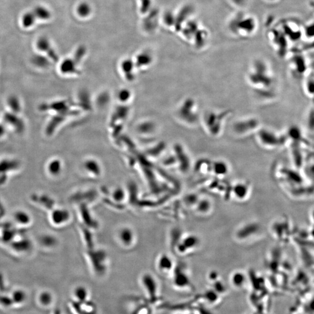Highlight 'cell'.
I'll return each mask as SVG.
<instances>
[{"label":"cell","instance_id":"3957f363","mask_svg":"<svg viewBox=\"0 0 314 314\" xmlns=\"http://www.w3.org/2000/svg\"><path fill=\"white\" fill-rule=\"evenodd\" d=\"M51 220L53 224L56 226H63L70 222L71 214L67 209L58 208L53 212Z\"/></svg>","mask_w":314,"mask_h":314},{"label":"cell","instance_id":"7a4b0ae2","mask_svg":"<svg viewBox=\"0 0 314 314\" xmlns=\"http://www.w3.org/2000/svg\"><path fill=\"white\" fill-rule=\"evenodd\" d=\"M141 283L149 300L154 301L156 299L157 291V282L154 277L150 274H145L141 277Z\"/></svg>","mask_w":314,"mask_h":314},{"label":"cell","instance_id":"277c9868","mask_svg":"<svg viewBox=\"0 0 314 314\" xmlns=\"http://www.w3.org/2000/svg\"><path fill=\"white\" fill-rule=\"evenodd\" d=\"M73 309L76 314H95V306L92 302L74 301Z\"/></svg>","mask_w":314,"mask_h":314},{"label":"cell","instance_id":"52a82bcc","mask_svg":"<svg viewBox=\"0 0 314 314\" xmlns=\"http://www.w3.org/2000/svg\"><path fill=\"white\" fill-rule=\"evenodd\" d=\"M37 47L41 52H47L48 55L51 58L56 59V54L52 48H51L50 42L47 38H41L38 39L37 41Z\"/></svg>","mask_w":314,"mask_h":314},{"label":"cell","instance_id":"7c38bea8","mask_svg":"<svg viewBox=\"0 0 314 314\" xmlns=\"http://www.w3.org/2000/svg\"><path fill=\"white\" fill-rule=\"evenodd\" d=\"M62 166L60 161L54 160L51 161L48 165V172L51 175L56 176L61 174Z\"/></svg>","mask_w":314,"mask_h":314},{"label":"cell","instance_id":"5bb4252c","mask_svg":"<svg viewBox=\"0 0 314 314\" xmlns=\"http://www.w3.org/2000/svg\"><path fill=\"white\" fill-rule=\"evenodd\" d=\"M74 297L76 301H86L89 297V292L88 289L83 286H77L74 290Z\"/></svg>","mask_w":314,"mask_h":314},{"label":"cell","instance_id":"e0dca14e","mask_svg":"<svg viewBox=\"0 0 314 314\" xmlns=\"http://www.w3.org/2000/svg\"><path fill=\"white\" fill-rule=\"evenodd\" d=\"M77 11H78V13L80 15H81L83 17H86L91 13V8L87 4H80L79 6L78 9H77Z\"/></svg>","mask_w":314,"mask_h":314},{"label":"cell","instance_id":"ac0fdd59","mask_svg":"<svg viewBox=\"0 0 314 314\" xmlns=\"http://www.w3.org/2000/svg\"><path fill=\"white\" fill-rule=\"evenodd\" d=\"M14 300L17 302H22L25 300V295L24 294V293L22 292H17L14 293Z\"/></svg>","mask_w":314,"mask_h":314},{"label":"cell","instance_id":"9c48e42d","mask_svg":"<svg viewBox=\"0 0 314 314\" xmlns=\"http://www.w3.org/2000/svg\"><path fill=\"white\" fill-rule=\"evenodd\" d=\"M37 21V17L32 10L24 14L22 19H21V22H22L23 28L27 29L31 28L34 26Z\"/></svg>","mask_w":314,"mask_h":314},{"label":"cell","instance_id":"6da1fadb","mask_svg":"<svg viewBox=\"0 0 314 314\" xmlns=\"http://www.w3.org/2000/svg\"><path fill=\"white\" fill-rule=\"evenodd\" d=\"M116 241L119 245L125 249H130L135 244L136 235L135 231L130 226H122L115 233Z\"/></svg>","mask_w":314,"mask_h":314},{"label":"cell","instance_id":"8fae6325","mask_svg":"<svg viewBox=\"0 0 314 314\" xmlns=\"http://www.w3.org/2000/svg\"><path fill=\"white\" fill-rule=\"evenodd\" d=\"M32 11L37 17V20H47L50 18V11L42 6H38V7L37 6L33 9Z\"/></svg>","mask_w":314,"mask_h":314},{"label":"cell","instance_id":"2e32d148","mask_svg":"<svg viewBox=\"0 0 314 314\" xmlns=\"http://www.w3.org/2000/svg\"><path fill=\"white\" fill-rule=\"evenodd\" d=\"M40 300L41 303L44 305H49L51 303L52 300V296L49 293L45 292L42 293L40 297Z\"/></svg>","mask_w":314,"mask_h":314},{"label":"cell","instance_id":"9a60e30c","mask_svg":"<svg viewBox=\"0 0 314 314\" xmlns=\"http://www.w3.org/2000/svg\"><path fill=\"white\" fill-rule=\"evenodd\" d=\"M32 62L35 67L39 68H46L49 62L47 59L42 55H35L32 59Z\"/></svg>","mask_w":314,"mask_h":314},{"label":"cell","instance_id":"d6986e66","mask_svg":"<svg viewBox=\"0 0 314 314\" xmlns=\"http://www.w3.org/2000/svg\"><path fill=\"white\" fill-rule=\"evenodd\" d=\"M6 132H7V126L0 124V139L5 136Z\"/></svg>","mask_w":314,"mask_h":314},{"label":"cell","instance_id":"ba28073f","mask_svg":"<svg viewBox=\"0 0 314 314\" xmlns=\"http://www.w3.org/2000/svg\"><path fill=\"white\" fill-rule=\"evenodd\" d=\"M111 196L112 201L116 203H122L124 202L127 198V193L124 188L116 186L112 190Z\"/></svg>","mask_w":314,"mask_h":314},{"label":"cell","instance_id":"5b68a950","mask_svg":"<svg viewBox=\"0 0 314 314\" xmlns=\"http://www.w3.org/2000/svg\"><path fill=\"white\" fill-rule=\"evenodd\" d=\"M4 118L5 125H10L12 128L18 132L23 131L25 125H24L23 121L21 120L19 116H18V114L9 112L8 113L4 115Z\"/></svg>","mask_w":314,"mask_h":314},{"label":"cell","instance_id":"4fadbf2b","mask_svg":"<svg viewBox=\"0 0 314 314\" xmlns=\"http://www.w3.org/2000/svg\"><path fill=\"white\" fill-rule=\"evenodd\" d=\"M172 261L171 259L166 255L161 256L158 258L157 261V267L158 270L162 272H167L169 271L171 268Z\"/></svg>","mask_w":314,"mask_h":314},{"label":"cell","instance_id":"8992f818","mask_svg":"<svg viewBox=\"0 0 314 314\" xmlns=\"http://www.w3.org/2000/svg\"><path fill=\"white\" fill-rule=\"evenodd\" d=\"M83 167L86 172L92 178H98L102 174V169L96 161H87L84 164Z\"/></svg>","mask_w":314,"mask_h":314},{"label":"cell","instance_id":"30bf717a","mask_svg":"<svg viewBox=\"0 0 314 314\" xmlns=\"http://www.w3.org/2000/svg\"><path fill=\"white\" fill-rule=\"evenodd\" d=\"M7 104L11 112L18 114L22 110V106H21L19 98L15 95H12L8 98Z\"/></svg>","mask_w":314,"mask_h":314}]
</instances>
